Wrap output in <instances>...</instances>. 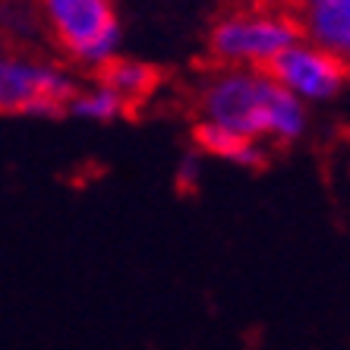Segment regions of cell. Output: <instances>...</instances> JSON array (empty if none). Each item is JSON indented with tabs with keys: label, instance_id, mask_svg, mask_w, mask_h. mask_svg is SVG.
I'll return each instance as SVG.
<instances>
[{
	"label": "cell",
	"instance_id": "cell-6",
	"mask_svg": "<svg viewBox=\"0 0 350 350\" xmlns=\"http://www.w3.org/2000/svg\"><path fill=\"white\" fill-rule=\"evenodd\" d=\"M297 38L310 41L334 57L350 54V0H293L291 16Z\"/></svg>",
	"mask_w": 350,
	"mask_h": 350
},
{
	"label": "cell",
	"instance_id": "cell-4",
	"mask_svg": "<svg viewBox=\"0 0 350 350\" xmlns=\"http://www.w3.org/2000/svg\"><path fill=\"white\" fill-rule=\"evenodd\" d=\"M297 41L291 16L284 13H234L221 19L212 32L215 57L228 66H250V70H269V64Z\"/></svg>",
	"mask_w": 350,
	"mask_h": 350
},
{
	"label": "cell",
	"instance_id": "cell-10",
	"mask_svg": "<svg viewBox=\"0 0 350 350\" xmlns=\"http://www.w3.org/2000/svg\"><path fill=\"white\" fill-rule=\"evenodd\" d=\"M199 177H202V155L199 152H187L177 164V183L189 189L199 183Z\"/></svg>",
	"mask_w": 350,
	"mask_h": 350
},
{
	"label": "cell",
	"instance_id": "cell-8",
	"mask_svg": "<svg viewBox=\"0 0 350 350\" xmlns=\"http://www.w3.org/2000/svg\"><path fill=\"white\" fill-rule=\"evenodd\" d=\"M101 70H105L101 82H105L107 89L117 92V98H120L123 105L146 98L148 92H152V85H155V73H152L146 64H139V60H117L114 57L107 66H101Z\"/></svg>",
	"mask_w": 350,
	"mask_h": 350
},
{
	"label": "cell",
	"instance_id": "cell-3",
	"mask_svg": "<svg viewBox=\"0 0 350 350\" xmlns=\"http://www.w3.org/2000/svg\"><path fill=\"white\" fill-rule=\"evenodd\" d=\"M76 92L73 76L48 60L0 54V111L25 117H60Z\"/></svg>",
	"mask_w": 350,
	"mask_h": 350
},
{
	"label": "cell",
	"instance_id": "cell-5",
	"mask_svg": "<svg viewBox=\"0 0 350 350\" xmlns=\"http://www.w3.org/2000/svg\"><path fill=\"white\" fill-rule=\"evenodd\" d=\"M271 79L303 105H325L344 92L347 60L297 38L269 64Z\"/></svg>",
	"mask_w": 350,
	"mask_h": 350
},
{
	"label": "cell",
	"instance_id": "cell-7",
	"mask_svg": "<svg viewBox=\"0 0 350 350\" xmlns=\"http://www.w3.org/2000/svg\"><path fill=\"white\" fill-rule=\"evenodd\" d=\"M196 152H202L208 158H221V161H230L237 167H259L262 164V142L246 136H237V133L224 130L218 123L202 120L196 126Z\"/></svg>",
	"mask_w": 350,
	"mask_h": 350
},
{
	"label": "cell",
	"instance_id": "cell-1",
	"mask_svg": "<svg viewBox=\"0 0 350 350\" xmlns=\"http://www.w3.org/2000/svg\"><path fill=\"white\" fill-rule=\"evenodd\" d=\"M202 111L208 123L246 139L293 142L306 133V105L297 101L271 79L269 70L228 66L202 92Z\"/></svg>",
	"mask_w": 350,
	"mask_h": 350
},
{
	"label": "cell",
	"instance_id": "cell-9",
	"mask_svg": "<svg viewBox=\"0 0 350 350\" xmlns=\"http://www.w3.org/2000/svg\"><path fill=\"white\" fill-rule=\"evenodd\" d=\"M123 101L117 98L114 89H107L105 82H95L89 89H76L73 98H70V105L66 111L82 120H92V123H111L123 114Z\"/></svg>",
	"mask_w": 350,
	"mask_h": 350
},
{
	"label": "cell",
	"instance_id": "cell-11",
	"mask_svg": "<svg viewBox=\"0 0 350 350\" xmlns=\"http://www.w3.org/2000/svg\"><path fill=\"white\" fill-rule=\"evenodd\" d=\"M0 54H3V41H0Z\"/></svg>",
	"mask_w": 350,
	"mask_h": 350
},
{
	"label": "cell",
	"instance_id": "cell-2",
	"mask_svg": "<svg viewBox=\"0 0 350 350\" xmlns=\"http://www.w3.org/2000/svg\"><path fill=\"white\" fill-rule=\"evenodd\" d=\"M38 13L76 64L101 70L117 57L120 19L114 0H38Z\"/></svg>",
	"mask_w": 350,
	"mask_h": 350
}]
</instances>
